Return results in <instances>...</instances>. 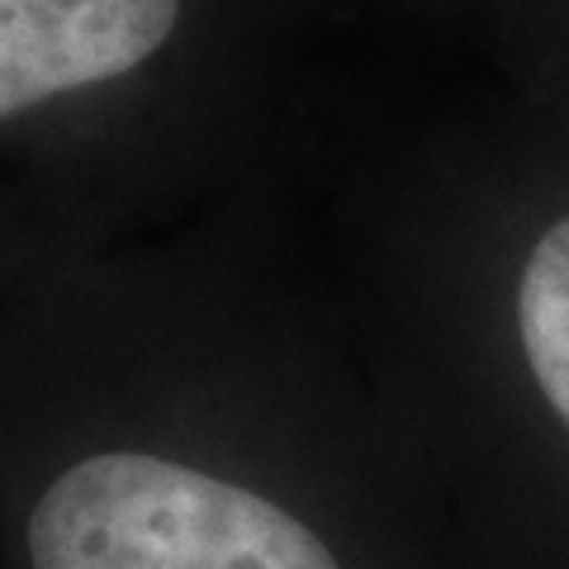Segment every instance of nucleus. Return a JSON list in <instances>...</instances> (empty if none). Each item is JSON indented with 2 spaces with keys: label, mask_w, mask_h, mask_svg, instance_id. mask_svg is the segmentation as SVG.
I'll list each match as a JSON object with an SVG mask.
<instances>
[{
  "label": "nucleus",
  "mask_w": 569,
  "mask_h": 569,
  "mask_svg": "<svg viewBox=\"0 0 569 569\" xmlns=\"http://www.w3.org/2000/svg\"><path fill=\"white\" fill-rule=\"evenodd\" d=\"M432 479L347 305L204 213L0 271V503L20 569H370Z\"/></svg>",
  "instance_id": "f257e3e1"
},
{
  "label": "nucleus",
  "mask_w": 569,
  "mask_h": 569,
  "mask_svg": "<svg viewBox=\"0 0 569 569\" xmlns=\"http://www.w3.org/2000/svg\"><path fill=\"white\" fill-rule=\"evenodd\" d=\"M284 0H0V271L228 209L280 114Z\"/></svg>",
  "instance_id": "7ed1b4c3"
},
{
  "label": "nucleus",
  "mask_w": 569,
  "mask_h": 569,
  "mask_svg": "<svg viewBox=\"0 0 569 569\" xmlns=\"http://www.w3.org/2000/svg\"><path fill=\"white\" fill-rule=\"evenodd\" d=\"M485 20L508 96L569 123V0H466Z\"/></svg>",
  "instance_id": "20e7f679"
},
{
  "label": "nucleus",
  "mask_w": 569,
  "mask_h": 569,
  "mask_svg": "<svg viewBox=\"0 0 569 569\" xmlns=\"http://www.w3.org/2000/svg\"><path fill=\"white\" fill-rule=\"evenodd\" d=\"M347 309L447 479L569 569V123L503 96L356 181Z\"/></svg>",
  "instance_id": "f03ea898"
}]
</instances>
